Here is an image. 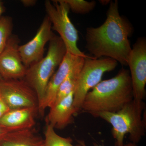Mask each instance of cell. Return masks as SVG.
<instances>
[{
  "mask_svg": "<svg viewBox=\"0 0 146 146\" xmlns=\"http://www.w3.org/2000/svg\"><path fill=\"white\" fill-rule=\"evenodd\" d=\"M8 132H8L7 130L0 126V141L3 138V137L5 136L6 134L8 133Z\"/></svg>",
  "mask_w": 146,
  "mask_h": 146,
  "instance_id": "7402d4cb",
  "label": "cell"
},
{
  "mask_svg": "<svg viewBox=\"0 0 146 146\" xmlns=\"http://www.w3.org/2000/svg\"><path fill=\"white\" fill-rule=\"evenodd\" d=\"M3 80V79L1 77V75H0V82H1L2 81V80Z\"/></svg>",
  "mask_w": 146,
  "mask_h": 146,
  "instance_id": "d4e9b609",
  "label": "cell"
},
{
  "mask_svg": "<svg viewBox=\"0 0 146 146\" xmlns=\"http://www.w3.org/2000/svg\"><path fill=\"white\" fill-rule=\"evenodd\" d=\"M70 10L77 14H85L89 13L95 8L96 3L95 1H87L84 0H64Z\"/></svg>",
  "mask_w": 146,
  "mask_h": 146,
  "instance_id": "ac0fdd59",
  "label": "cell"
},
{
  "mask_svg": "<svg viewBox=\"0 0 146 146\" xmlns=\"http://www.w3.org/2000/svg\"><path fill=\"white\" fill-rule=\"evenodd\" d=\"M83 57L77 56L67 52L62 62L50 79L44 98L38 106V112L44 114L45 109L54 103L58 90L68 74Z\"/></svg>",
  "mask_w": 146,
  "mask_h": 146,
  "instance_id": "8fae6325",
  "label": "cell"
},
{
  "mask_svg": "<svg viewBox=\"0 0 146 146\" xmlns=\"http://www.w3.org/2000/svg\"><path fill=\"white\" fill-rule=\"evenodd\" d=\"M132 89L133 100L142 101L145 95L146 84V39L139 37L131 48L127 65Z\"/></svg>",
  "mask_w": 146,
  "mask_h": 146,
  "instance_id": "52a82bcc",
  "label": "cell"
},
{
  "mask_svg": "<svg viewBox=\"0 0 146 146\" xmlns=\"http://www.w3.org/2000/svg\"><path fill=\"white\" fill-rule=\"evenodd\" d=\"M85 58H83L75 65L59 86L53 106L59 102L72 92H74Z\"/></svg>",
  "mask_w": 146,
  "mask_h": 146,
  "instance_id": "9a60e30c",
  "label": "cell"
},
{
  "mask_svg": "<svg viewBox=\"0 0 146 146\" xmlns=\"http://www.w3.org/2000/svg\"><path fill=\"white\" fill-rule=\"evenodd\" d=\"M1 96L10 109L38 108L39 101L36 93L24 79L4 80L0 82Z\"/></svg>",
  "mask_w": 146,
  "mask_h": 146,
  "instance_id": "ba28073f",
  "label": "cell"
},
{
  "mask_svg": "<svg viewBox=\"0 0 146 146\" xmlns=\"http://www.w3.org/2000/svg\"><path fill=\"white\" fill-rule=\"evenodd\" d=\"M20 40L12 34L0 54V75L4 80L23 79L27 68L24 65L19 50Z\"/></svg>",
  "mask_w": 146,
  "mask_h": 146,
  "instance_id": "9c48e42d",
  "label": "cell"
},
{
  "mask_svg": "<svg viewBox=\"0 0 146 146\" xmlns=\"http://www.w3.org/2000/svg\"><path fill=\"white\" fill-rule=\"evenodd\" d=\"M66 52V47L62 39L53 33L49 42L46 55L27 68L24 79L35 91L39 104L44 98L50 79Z\"/></svg>",
  "mask_w": 146,
  "mask_h": 146,
  "instance_id": "277c9868",
  "label": "cell"
},
{
  "mask_svg": "<svg viewBox=\"0 0 146 146\" xmlns=\"http://www.w3.org/2000/svg\"><path fill=\"white\" fill-rule=\"evenodd\" d=\"M145 107L143 101L133 100L117 112H100L93 116L101 118L112 125L115 146L123 145L127 134L131 142L137 144L145 135L146 123L143 115Z\"/></svg>",
  "mask_w": 146,
  "mask_h": 146,
  "instance_id": "3957f363",
  "label": "cell"
},
{
  "mask_svg": "<svg viewBox=\"0 0 146 146\" xmlns=\"http://www.w3.org/2000/svg\"><path fill=\"white\" fill-rule=\"evenodd\" d=\"M0 146H45L44 139L32 128L11 131L0 141Z\"/></svg>",
  "mask_w": 146,
  "mask_h": 146,
  "instance_id": "5bb4252c",
  "label": "cell"
},
{
  "mask_svg": "<svg viewBox=\"0 0 146 146\" xmlns=\"http://www.w3.org/2000/svg\"><path fill=\"white\" fill-rule=\"evenodd\" d=\"M21 2L24 6L26 7L33 6L36 4V1L35 0H22Z\"/></svg>",
  "mask_w": 146,
  "mask_h": 146,
  "instance_id": "ffe728a7",
  "label": "cell"
},
{
  "mask_svg": "<svg viewBox=\"0 0 146 146\" xmlns=\"http://www.w3.org/2000/svg\"><path fill=\"white\" fill-rule=\"evenodd\" d=\"M6 103L0 96V119L10 110Z\"/></svg>",
  "mask_w": 146,
  "mask_h": 146,
  "instance_id": "d6986e66",
  "label": "cell"
},
{
  "mask_svg": "<svg viewBox=\"0 0 146 146\" xmlns=\"http://www.w3.org/2000/svg\"><path fill=\"white\" fill-rule=\"evenodd\" d=\"M117 65L116 60L110 58H84L74 92V106L77 113L87 93L102 81L105 73L114 70Z\"/></svg>",
  "mask_w": 146,
  "mask_h": 146,
  "instance_id": "8992f818",
  "label": "cell"
},
{
  "mask_svg": "<svg viewBox=\"0 0 146 146\" xmlns=\"http://www.w3.org/2000/svg\"><path fill=\"white\" fill-rule=\"evenodd\" d=\"M133 100L130 73L122 68L117 75L101 81L87 93L81 110L93 116L100 112H117Z\"/></svg>",
  "mask_w": 146,
  "mask_h": 146,
  "instance_id": "7a4b0ae2",
  "label": "cell"
},
{
  "mask_svg": "<svg viewBox=\"0 0 146 146\" xmlns=\"http://www.w3.org/2000/svg\"><path fill=\"white\" fill-rule=\"evenodd\" d=\"M5 10V7L3 1L0 0V17L2 14L4 13Z\"/></svg>",
  "mask_w": 146,
  "mask_h": 146,
  "instance_id": "603a6c76",
  "label": "cell"
},
{
  "mask_svg": "<svg viewBox=\"0 0 146 146\" xmlns=\"http://www.w3.org/2000/svg\"><path fill=\"white\" fill-rule=\"evenodd\" d=\"M44 139L45 146H81L79 144L77 145H73L70 138L59 136L56 132L54 128L48 124H47Z\"/></svg>",
  "mask_w": 146,
  "mask_h": 146,
  "instance_id": "2e32d148",
  "label": "cell"
},
{
  "mask_svg": "<svg viewBox=\"0 0 146 146\" xmlns=\"http://www.w3.org/2000/svg\"><path fill=\"white\" fill-rule=\"evenodd\" d=\"M100 2L101 3L102 5H107L108 4L110 3V1L108 0H104V1H100Z\"/></svg>",
  "mask_w": 146,
  "mask_h": 146,
  "instance_id": "cb8c5ba5",
  "label": "cell"
},
{
  "mask_svg": "<svg viewBox=\"0 0 146 146\" xmlns=\"http://www.w3.org/2000/svg\"><path fill=\"white\" fill-rule=\"evenodd\" d=\"M0 96H1V93H0Z\"/></svg>",
  "mask_w": 146,
  "mask_h": 146,
  "instance_id": "484cf974",
  "label": "cell"
},
{
  "mask_svg": "<svg viewBox=\"0 0 146 146\" xmlns=\"http://www.w3.org/2000/svg\"><path fill=\"white\" fill-rule=\"evenodd\" d=\"M85 34V48L95 58H110L127 66L131 50L129 38L133 27L120 15L119 2L110 1L104 23L98 27H88Z\"/></svg>",
  "mask_w": 146,
  "mask_h": 146,
  "instance_id": "6da1fadb",
  "label": "cell"
},
{
  "mask_svg": "<svg viewBox=\"0 0 146 146\" xmlns=\"http://www.w3.org/2000/svg\"><path fill=\"white\" fill-rule=\"evenodd\" d=\"M78 143L81 146H87L85 144V142L84 141L82 140H80L78 141ZM95 146H104L103 145H95ZM123 146H138L137 144L133 143H128L124 145Z\"/></svg>",
  "mask_w": 146,
  "mask_h": 146,
  "instance_id": "44dd1931",
  "label": "cell"
},
{
  "mask_svg": "<svg viewBox=\"0 0 146 146\" xmlns=\"http://www.w3.org/2000/svg\"><path fill=\"white\" fill-rule=\"evenodd\" d=\"M53 33L51 23L46 16L33 38L27 43L20 45L19 52L27 68L44 57L45 46L49 42Z\"/></svg>",
  "mask_w": 146,
  "mask_h": 146,
  "instance_id": "30bf717a",
  "label": "cell"
},
{
  "mask_svg": "<svg viewBox=\"0 0 146 146\" xmlns=\"http://www.w3.org/2000/svg\"><path fill=\"white\" fill-rule=\"evenodd\" d=\"M46 16L52 24V29L59 34L67 52L77 56L88 57L78 46V31L71 22L69 16L70 9L64 0L45 2Z\"/></svg>",
  "mask_w": 146,
  "mask_h": 146,
  "instance_id": "5b68a950",
  "label": "cell"
},
{
  "mask_svg": "<svg viewBox=\"0 0 146 146\" xmlns=\"http://www.w3.org/2000/svg\"><path fill=\"white\" fill-rule=\"evenodd\" d=\"M13 26L12 18L8 16L0 17V54L12 34Z\"/></svg>",
  "mask_w": 146,
  "mask_h": 146,
  "instance_id": "e0dca14e",
  "label": "cell"
},
{
  "mask_svg": "<svg viewBox=\"0 0 146 146\" xmlns=\"http://www.w3.org/2000/svg\"><path fill=\"white\" fill-rule=\"evenodd\" d=\"M38 112L36 107L10 110L0 119V126L9 132L33 128Z\"/></svg>",
  "mask_w": 146,
  "mask_h": 146,
  "instance_id": "7c38bea8",
  "label": "cell"
},
{
  "mask_svg": "<svg viewBox=\"0 0 146 146\" xmlns=\"http://www.w3.org/2000/svg\"><path fill=\"white\" fill-rule=\"evenodd\" d=\"M74 92L49 108L46 118L47 124L61 129L72 122L74 116L77 113L74 106Z\"/></svg>",
  "mask_w": 146,
  "mask_h": 146,
  "instance_id": "4fadbf2b",
  "label": "cell"
}]
</instances>
